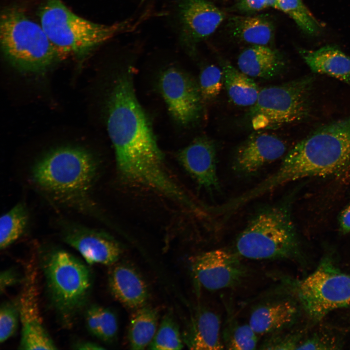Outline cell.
Returning <instances> with one entry per match:
<instances>
[{"instance_id":"2","label":"cell","mask_w":350,"mask_h":350,"mask_svg":"<svg viewBox=\"0 0 350 350\" xmlns=\"http://www.w3.org/2000/svg\"><path fill=\"white\" fill-rule=\"evenodd\" d=\"M350 173V116L321 126L298 142L279 169L247 191L254 200L286 183Z\"/></svg>"},{"instance_id":"25","label":"cell","mask_w":350,"mask_h":350,"mask_svg":"<svg viewBox=\"0 0 350 350\" xmlns=\"http://www.w3.org/2000/svg\"><path fill=\"white\" fill-rule=\"evenodd\" d=\"M85 322L89 333L103 341L112 342L117 336V318L109 308L97 305L90 306L86 312Z\"/></svg>"},{"instance_id":"24","label":"cell","mask_w":350,"mask_h":350,"mask_svg":"<svg viewBox=\"0 0 350 350\" xmlns=\"http://www.w3.org/2000/svg\"><path fill=\"white\" fill-rule=\"evenodd\" d=\"M224 85L231 101L242 106H252L256 102L260 90L251 77L237 70L230 64L222 66Z\"/></svg>"},{"instance_id":"1","label":"cell","mask_w":350,"mask_h":350,"mask_svg":"<svg viewBox=\"0 0 350 350\" xmlns=\"http://www.w3.org/2000/svg\"><path fill=\"white\" fill-rule=\"evenodd\" d=\"M107 109L108 133L122 176L179 204L184 202L187 194L166 170L149 120L136 97L131 73L116 79Z\"/></svg>"},{"instance_id":"29","label":"cell","mask_w":350,"mask_h":350,"mask_svg":"<svg viewBox=\"0 0 350 350\" xmlns=\"http://www.w3.org/2000/svg\"><path fill=\"white\" fill-rule=\"evenodd\" d=\"M184 342L179 326L171 313L162 319L155 335L148 348L156 350H181Z\"/></svg>"},{"instance_id":"19","label":"cell","mask_w":350,"mask_h":350,"mask_svg":"<svg viewBox=\"0 0 350 350\" xmlns=\"http://www.w3.org/2000/svg\"><path fill=\"white\" fill-rule=\"evenodd\" d=\"M221 322L213 311L200 308L191 317L183 335L184 343L191 350L224 349Z\"/></svg>"},{"instance_id":"3","label":"cell","mask_w":350,"mask_h":350,"mask_svg":"<svg viewBox=\"0 0 350 350\" xmlns=\"http://www.w3.org/2000/svg\"><path fill=\"white\" fill-rule=\"evenodd\" d=\"M98 170L97 160L88 151L63 146L52 150L35 163L31 179L53 200L88 211L92 207L89 196Z\"/></svg>"},{"instance_id":"34","label":"cell","mask_w":350,"mask_h":350,"mask_svg":"<svg viewBox=\"0 0 350 350\" xmlns=\"http://www.w3.org/2000/svg\"><path fill=\"white\" fill-rule=\"evenodd\" d=\"M335 342L328 337L314 334L303 341H300L297 350H326L337 349Z\"/></svg>"},{"instance_id":"20","label":"cell","mask_w":350,"mask_h":350,"mask_svg":"<svg viewBox=\"0 0 350 350\" xmlns=\"http://www.w3.org/2000/svg\"><path fill=\"white\" fill-rule=\"evenodd\" d=\"M239 70L251 77L268 79L277 76L285 69L283 56L267 46L251 45L238 57Z\"/></svg>"},{"instance_id":"36","label":"cell","mask_w":350,"mask_h":350,"mask_svg":"<svg viewBox=\"0 0 350 350\" xmlns=\"http://www.w3.org/2000/svg\"><path fill=\"white\" fill-rule=\"evenodd\" d=\"M339 229L343 234L350 232V205L346 207L339 216Z\"/></svg>"},{"instance_id":"33","label":"cell","mask_w":350,"mask_h":350,"mask_svg":"<svg viewBox=\"0 0 350 350\" xmlns=\"http://www.w3.org/2000/svg\"><path fill=\"white\" fill-rule=\"evenodd\" d=\"M277 0H238L233 9L244 14H250L269 7L276 8Z\"/></svg>"},{"instance_id":"22","label":"cell","mask_w":350,"mask_h":350,"mask_svg":"<svg viewBox=\"0 0 350 350\" xmlns=\"http://www.w3.org/2000/svg\"><path fill=\"white\" fill-rule=\"evenodd\" d=\"M228 27L233 37L251 45L269 46L274 39V24L265 15L231 17Z\"/></svg>"},{"instance_id":"10","label":"cell","mask_w":350,"mask_h":350,"mask_svg":"<svg viewBox=\"0 0 350 350\" xmlns=\"http://www.w3.org/2000/svg\"><path fill=\"white\" fill-rule=\"evenodd\" d=\"M235 251L215 249L191 259V268L197 283L209 291L234 287L247 275V270Z\"/></svg>"},{"instance_id":"15","label":"cell","mask_w":350,"mask_h":350,"mask_svg":"<svg viewBox=\"0 0 350 350\" xmlns=\"http://www.w3.org/2000/svg\"><path fill=\"white\" fill-rule=\"evenodd\" d=\"M237 148L233 168L237 173L250 175L283 156L286 150L280 138L264 131H257Z\"/></svg>"},{"instance_id":"8","label":"cell","mask_w":350,"mask_h":350,"mask_svg":"<svg viewBox=\"0 0 350 350\" xmlns=\"http://www.w3.org/2000/svg\"><path fill=\"white\" fill-rule=\"evenodd\" d=\"M284 282L312 323H318L332 311L350 304V274L343 272L330 256L324 257L306 277L287 278Z\"/></svg>"},{"instance_id":"4","label":"cell","mask_w":350,"mask_h":350,"mask_svg":"<svg viewBox=\"0 0 350 350\" xmlns=\"http://www.w3.org/2000/svg\"><path fill=\"white\" fill-rule=\"evenodd\" d=\"M290 202L284 200L258 211L238 236L235 252L256 260L298 258L300 249Z\"/></svg>"},{"instance_id":"23","label":"cell","mask_w":350,"mask_h":350,"mask_svg":"<svg viewBox=\"0 0 350 350\" xmlns=\"http://www.w3.org/2000/svg\"><path fill=\"white\" fill-rule=\"evenodd\" d=\"M135 310L128 327L129 344L132 350H143L148 347L157 332L158 312L146 304Z\"/></svg>"},{"instance_id":"11","label":"cell","mask_w":350,"mask_h":350,"mask_svg":"<svg viewBox=\"0 0 350 350\" xmlns=\"http://www.w3.org/2000/svg\"><path fill=\"white\" fill-rule=\"evenodd\" d=\"M161 93L172 117L188 125L200 118L202 99L199 85L183 71L174 67L166 70L160 79Z\"/></svg>"},{"instance_id":"13","label":"cell","mask_w":350,"mask_h":350,"mask_svg":"<svg viewBox=\"0 0 350 350\" xmlns=\"http://www.w3.org/2000/svg\"><path fill=\"white\" fill-rule=\"evenodd\" d=\"M62 239L89 264L113 265L122 252L119 243L109 234L78 225H65Z\"/></svg>"},{"instance_id":"9","label":"cell","mask_w":350,"mask_h":350,"mask_svg":"<svg viewBox=\"0 0 350 350\" xmlns=\"http://www.w3.org/2000/svg\"><path fill=\"white\" fill-rule=\"evenodd\" d=\"M314 78L311 75L260 90L248 118L256 131L277 129L303 121L311 111V94Z\"/></svg>"},{"instance_id":"12","label":"cell","mask_w":350,"mask_h":350,"mask_svg":"<svg viewBox=\"0 0 350 350\" xmlns=\"http://www.w3.org/2000/svg\"><path fill=\"white\" fill-rule=\"evenodd\" d=\"M27 269L18 302L21 336L20 350H55L56 346L45 328L40 314L36 272Z\"/></svg>"},{"instance_id":"26","label":"cell","mask_w":350,"mask_h":350,"mask_svg":"<svg viewBox=\"0 0 350 350\" xmlns=\"http://www.w3.org/2000/svg\"><path fill=\"white\" fill-rule=\"evenodd\" d=\"M29 215L26 206L18 203L3 214L0 220V247L5 249L18 240L25 231Z\"/></svg>"},{"instance_id":"21","label":"cell","mask_w":350,"mask_h":350,"mask_svg":"<svg viewBox=\"0 0 350 350\" xmlns=\"http://www.w3.org/2000/svg\"><path fill=\"white\" fill-rule=\"evenodd\" d=\"M299 52L313 72L350 85V57L338 46L327 45L314 51L300 49Z\"/></svg>"},{"instance_id":"6","label":"cell","mask_w":350,"mask_h":350,"mask_svg":"<svg viewBox=\"0 0 350 350\" xmlns=\"http://www.w3.org/2000/svg\"><path fill=\"white\" fill-rule=\"evenodd\" d=\"M38 12L40 25L63 58L71 55L83 60L129 24L128 21L111 25L92 22L73 13L60 0H44Z\"/></svg>"},{"instance_id":"35","label":"cell","mask_w":350,"mask_h":350,"mask_svg":"<svg viewBox=\"0 0 350 350\" xmlns=\"http://www.w3.org/2000/svg\"><path fill=\"white\" fill-rule=\"evenodd\" d=\"M19 274L13 268L6 269L1 271L0 275V293L7 288L18 284L21 281Z\"/></svg>"},{"instance_id":"37","label":"cell","mask_w":350,"mask_h":350,"mask_svg":"<svg viewBox=\"0 0 350 350\" xmlns=\"http://www.w3.org/2000/svg\"><path fill=\"white\" fill-rule=\"evenodd\" d=\"M75 350H102L105 348L101 345L89 341H80L74 344L72 346Z\"/></svg>"},{"instance_id":"16","label":"cell","mask_w":350,"mask_h":350,"mask_svg":"<svg viewBox=\"0 0 350 350\" xmlns=\"http://www.w3.org/2000/svg\"><path fill=\"white\" fill-rule=\"evenodd\" d=\"M177 157L199 187L210 192L220 191L216 147L213 140L206 136L198 137L180 150Z\"/></svg>"},{"instance_id":"30","label":"cell","mask_w":350,"mask_h":350,"mask_svg":"<svg viewBox=\"0 0 350 350\" xmlns=\"http://www.w3.org/2000/svg\"><path fill=\"white\" fill-rule=\"evenodd\" d=\"M224 84L222 69L210 65L201 71L199 76V88L203 101H210L220 94Z\"/></svg>"},{"instance_id":"5","label":"cell","mask_w":350,"mask_h":350,"mask_svg":"<svg viewBox=\"0 0 350 350\" xmlns=\"http://www.w3.org/2000/svg\"><path fill=\"white\" fill-rule=\"evenodd\" d=\"M0 41L8 62L28 73L43 72L63 58L41 25L29 18L16 5L1 12Z\"/></svg>"},{"instance_id":"17","label":"cell","mask_w":350,"mask_h":350,"mask_svg":"<svg viewBox=\"0 0 350 350\" xmlns=\"http://www.w3.org/2000/svg\"><path fill=\"white\" fill-rule=\"evenodd\" d=\"M293 298H278L259 303L252 310L249 324L258 335H269L292 326L299 313Z\"/></svg>"},{"instance_id":"28","label":"cell","mask_w":350,"mask_h":350,"mask_svg":"<svg viewBox=\"0 0 350 350\" xmlns=\"http://www.w3.org/2000/svg\"><path fill=\"white\" fill-rule=\"evenodd\" d=\"M276 9L288 15L305 34L314 35L320 33V24L302 0H277Z\"/></svg>"},{"instance_id":"18","label":"cell","mask_w":350,"mask_h":350,"mask_svg":"<svg viewBox=\"0 0 350 350\" xmlns=\"http://www.w3.org/2000/svg\"><path fill=\"white\" fill-rule=\"evenodd\" d=\"M109 273L108 284L113 297L129 309L145 305L149 294L147 284L139 272L124 263L114 264Z\"/></svg>"},{"instance_id":"31","label":"cell","mask_w":350,"mask_h":350,"mask_svg":"<svg viewBox=\"0 0 350 350\" xmlns=\"http://www.w3.org/2000/svg\"><path fill=\"white\" fill-rule=\"evenodd\" d=\"M19 321L18 302L4 301L0 307V342H5L16 333Z\"/></svg>"},{"instance_id":"7","label":"cell","mask_w":350,"mask_h":350,"mask_svg":"<svg viewBox=\"0 0 350 350\" xmlns=\"http://www.w3.org/2000/svg\"><path fill=\"white\" fill-rule=\"evenodd\" d=\"M41 266L51 304L62 322L70 325L89 297L91 272L84 262L62 249L45 253Z\"/></svg>"},{"instance_id":"32","label":"cell","mask_w":350,"mask_h":350,"mask_svg":"<svg viewBox=\"0 0 350 350\" xmlns=\"http://www.w3.org/2000/svg\"><path fill=\"white\" fill-rule=\"evenodd\" d=\"M282 331L269 335L261 345L262 350H297L300 342V334H283Z\"/></svg>"},{"instance_id":"27","label":"cell","mask_w":350,"mask_h":350,"mask_svg":"<svg viewBox=\"0 0 350 350\" xmlns=\"http://www.w3.org/2000/svg\"><path fill=\"white\" fill-rule=\"evenodd\" d=\"M222 332L224 346L228 350H254L258 342V334L248 324H242L229 318Z\"/></svg>"},{"instance_id":"14","label":"cell","mask_w":350,"mask_h":350,"mask_svg":"<svg viewBox=\"0 0 350 350\" xmlns=\"http://www.w3.org/2000/svg\"><path fill=\"white\" fill-rule=\"evenodd\" d=\"M182 39L190 49L211 35L224 21L225 13L208 0H179Z\"/></svg>"}]
</instances>
